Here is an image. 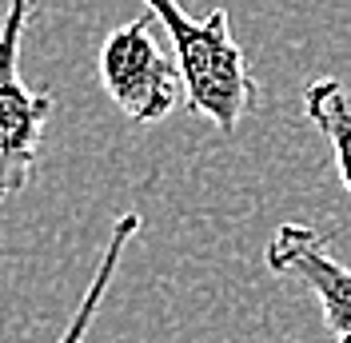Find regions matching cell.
I'll return each instance as SVG.
<instances>
[{
    "label": "cell",
    "instance_id": "obj_2",
    "mask_svg": "<svg viewBox=\"0 0 351 343\" xmlns=\"http://www.w3.org/2000/svg\"><path fill=\"white\" fill-rule=\"evenodd\" d=\"M36 0H8L0 21V204L36 176L40 136L52 116V92H28L21 80V44Z\"/></svg>",
    "mask_w": 351,
    "mask_h": 343
},
{
    "label": "cell",
    "instance_id": "obj_5",
    "mask_svg": "<svg viewBox=\"0 0 351 343\" xmlns=\"http://www.w3.org/2000/svg\"><path fill=\"white\" fill-rule=\"evenodd\" d=\"M304 116L328 136L339 184L351 192V100H348L343 80H335V76L311 80L304 88Z\"/></svg>",
    "mask_w": 351,
    "mask_h": 343
},
{
    "label": "cell",
    "instance_id": "obj_7",
    "mask_svg": "<svg viewBox=\"0 0 351 343\" xmlns=\"http://www.w3.org/2000/svg\"><path fill=\"white\" fill-rule=\"evenodd\" d=\"M339 343H348V340H339Z\"/></svg>",
    "mask_w": 351,
    "mask_h": 343
},
{
    "label": "cell",
    "instance_id": "obj_3",
    "mask_svg": "<svg viewBox=\"0 0 351 343\" xmlns=\"http://www.w3.org/2000/svg\"><path fill=\"white\" fill-rule=\"evenodd\" d=\"M100 80L132 124H160L184 96V76L152 36V16L112 28L100 44Z\"/></svg>",
    "mask_w": 351,
    "mask_h": 343
},
{
    "label": "cell",
    "instance_id": "obj_1",
    "mask_svg": "<svg viewBox=\"0 0 351 343\" xmlns=\"http://www.w3.org/2000/svg\"><path fill=\"white\" fill-rule=\"evenodd\" d=\"M144 4L172 36V56L184 76L188 108L212 120L219 132H236L260 100V84L252 76L243 48L232 36L228 8L216 4L208 16L196 21L192 12L180 8V0H144Z\"/></svg>",
    "mask_w": 351,
    "mask_h": 343
},
{
    "label": "cell",
    "instance_id": "obj_4",
    "mask_svg": "<svg viewBox=\"0 0 351 343\" xmlns=\"http://www.w3.org/2000/svg\"><path fill=\"white\" fill-rule=\"evenodd\" d=\"M267 272L276 276H295L311 287V296L324 307V323L339 340L351 343V268H343L331 256L328 236H319L307 224H284L267 239L263 252Z\"/></svg>",
    "mask_w": 351,
    "mask_h": 343
},
{
    "label": "cell",
    "instance_id": "obj_6",
    "mask_svg": "<svg viewBox=\"0 0 351 343\" xmlns=\"http://www.w3.org/2000/svg\"><path fill=\"white\" fill-rule=\"evenodd\" d=\"M136 232H140V215L136 212H124L116 224H112L108 244H104V256H100V268H96V276H92V283H88V292H84V300H80V307H76V316L68 320L60 343H84L88 340V327H92L96 316H100V303H104V296H108L112 279H116V272H120V259H124V252H128V244H132Z\"/></svg>",
    "mask_w": 351,
    "mask_h": 343
}]
</instances>
